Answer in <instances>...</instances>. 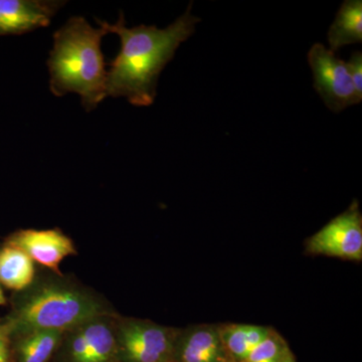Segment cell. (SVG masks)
I'll list each match as a JSON object with an SVG mask.
<instances>
[{
  "mask_svg": "<svg viewBox=\"0 0 362 362\" xmlns=\"http://www.w3.org/2000/svg\"><path fill=\"white\" fill-rule=\"evenodd\" d=\"M192 2L165 28L144 25L128 28L122 13L116 23L97 21L108 33L118 35L121 42L120 51L107 71V97L126 98L137 107L154 103L161 71L201 21L192 13Z\"/></svg>",
  "mask_w": 362,
  "mask_h": 362,
  "instance_id": "obj_1",
  "label": "cell"
},
{
  "mask_svg": "<svg viewBox=\"0 0 362 362\" xmlns=\"http://www.w3.org/2000/svg\"><path fill=\"white\" fill-rule=\"evenodd\" d=\"M18 293L13 310L4 319L11 340L37 330L66 332L95 317L115 313L88 288L54 273L35 277Z\"/></svg>",
  "mask_w": 362,
  "mask_h": 362,
  "instance_id": "obj_2",
  "label": "cell"
},
{
  "mask_svg": "<svg viewBox=\"0 0 362 362\" xmlns=\"http://www.w3.org/2000/svg\"><path fill=\"white\" fill-rule=\"evenodd\" d=\"M108 32L94 28L82 16H71L54 33L47 59L49 90L54 96L74 93L85 110L92 111L107 98V70L102 40Z\"/></svg>",
  "mask_w": 362,
  "mask_h": 362,
  "instance_id": "obj_3",
  "label": "cell"
},
{
  "mask_svg": "<svg viewBox=\"0 0 362 362\" xmlns=\"http://www.w3.org/2000/svg\"><path fill=\"white\" fill-rule=\"evenodd\" d=\"M177 331L145 319L118 316L117 362H170Z\"/></svg>",
  "mask_w": 362,
  "mask_h": 362,
  "instance_id": "obj_4",
  "label": "cell"
},
{
  "mask_svg": "<svg viewBox=\"0 0 362 362\" xmlns=\"http://www.w3.org/2000/svg\"><path fill=\"white\" fill-rule=\"evenodd\" d=\"M308 63L317 94L322 98L329 110L339 113L347 107L361 103L346 62L317 42L308 52Z\"/></svg>",
  "mask_w": 362,
  "mask_h": 362,
  "instance_id": "obj_5",
  "label": "cell"
},
{
  "mask_svg": "<svg viewBox=\"0 0 362 362\" xmlns=\"http://www.w3.org/2000/svg\"><path fill=\"white\" fill-rule=\"evenodd\" d=\"M305 252L347 261H362V216L354 201L344 213L332 218L305 242Z\"/></svg>",
  "mask_w": 362,
  "mask_h": 362,
  "instance_id": "obj_6",
  "label": "cell"
},
{
  "mask_svg": "<svg viewBox=\"0 0 362 362\" xmlns=\"http://www.w3.org/2000/svg\"><path fill=\"white\" fill-rule=\"evenodd\" d=\"M6 244L20 247L33 262L59 276L62 262L77 254L73 240L59 228L18 230L7 238Z\"/></svg>",
  "mask_w": 362,
  "mask_h": 362,
  "instance_id": "obj_7",
  "label": "cell"
},
{
  "mask_svg": "<svg viewBox=\"0 0 362 362\" xmlns=\"http://www.w3.org/2000/svg\"><path fill=\"white\" fill-rule=\"evenodd\" d=\"M65 4L58 0H0V37L47 28Z\"/></svg>",
  "mask_w": 362,
  "mask_h": 362,
  "instance_id": "obj_8",
  "label": "cell"
},
{
  "mask_svg": "<svg viewBox=\"0 0 362 362\" xmlns=\"http://www.w3.org/2000/svg\"><path fill=\"white\" fill-rule=\"evenodd\" d=\"M218 324H197L178 328L170 362H226Z\"/></svg>",
  "mask_w": 362,
  "mask_h": 362,
  "instance_id": "obj_9",
  "label": "cell"
},
{
  "mask_svg": "<svg viewBox=\"0 0 362 362\" xmlns=\"http://www.w3.org/2000/svg\"><path fill=\"white\" fill-rule=\"evenodd\" d=\"M116 313L105 314L82 324L86 343L84 362H117Z\"/></svg>",
  "mask_w": 362,
  "mask_h": 362,
  "instance_id": "obj_10",
  "label": "cell"
},
{
  "mask_svg": "<svg viewBox=\"0 0 362 362\" xmlns=\"http://www.w3.org/2000/svg\"><path fill=\"white\" fill-rule=\"evenodd\" d=\"M218 333L228 361L244 362L252 350L266 339L272 327L252 324H218Z\"/></svg>",
  "mask_w": 362,
  "mask_h": 362,
  "instance_id": "obj_11",
  "label": "cell"
},
{
  "mask_svg": "<svg viewBox=\"0 0 362 362\" xmlns=\"http://www.w3.org/2000/svg\"><path fill=\"white\" fill-rule=\"evenodd\" d=\"M65 331L37 330L13 339L14 362H49L59 351Z\"/></svg>",
  "mask_w": 362,
  "mask_h": 362,
  "instance_id": "obj_12",
  "label": "cell"
},
{
  "mask_svg": "<svg viewBox=\"0 0 362 362\" xmlns=\"http://www.w3.org/2000/svg\"><path fill=\"white\" fill-rule=\"evenodd\" d=\"M35 279V262L20 247L6 244L0 249V284L21 292Z\"/></svg>",
  "mask_w": 362,
  "mask_h": 362,
  "instance_id": "obj_13",
  "label": "cell"
},
{
  "mask_svg": "<svg viewBox=\"0 0 362 362\" xmlns=\"http://www.w3.org/2000/svg\"><path fill=\"white\" fill-rule=\"evenodd\" d=\"M329 51L362 42V1L345 0L327 33Z\"/></svg>",
  "mask_w": 362,
  "mask_h": 362,
  "instance_id": "obj_14",
  "label": "cell"
},
{
  "mask_svg": "<svg viewBox=\"0 0 362 362\" xmlns=\"http://www.w3.org/2000/svg\"><path fill=\"white\" fill-rule=\"evenodd\" d=\"M291 354L284 338L272 328L270 334L252 350L244 362H283Z\"/></svg>",
  "mask_w": 362,
  "mask_h": 362,
  "instance_id": "obj_15",
  "label": "cell"
},
{
  "mask_svg": "<svg viewBox=\"0 0 362 362\" xmlns=\"http://www.w3.org/2000/svg\"><path fill=\"white\" fill-rule=\"evenodd\" d=\"M346 64L357 97L362 101V52H354Z\"/></svg>",
  "mask_w": 362,
  "mask_h": 362,
  "instance_id": "obj_16",
  "label": "cell"
},
{
  "mask_svg": "<svg viewBox=\"0 0 362 362\" xmlns=\"http://www.w3.org/2000/svg\"><path fill=\"white\" fill-rule=\"evenodd\" d=\"M11 334L4 320H0V362H11L13 359V350H11Z\"/></svg>",
  "mask_w": 362,
  "mask_h": 362,
  "instance_id": "obj_17",
  "label": "cell"
},
{
  "mask_svg": "<svg viewBox=\"0 0 362 362\" xmlns=\"http://www.w3.org/2000/svg\"><path fill=\"white\" fill-rule=\"evenodd\" d=\"M6 303V296H4V293L2 291L1 284H0V306Z\"/></svg>",
  "mask_w": 362,
  "mask_h": 362,
  "instance_id": "obj_18",
  "label": "cell"
},
{
  "mask_svg": "<svg viewBox=\"0 0 362 362\" xmlns=\"http://www.w3.org/2000/svg\"><path fill=\"white\" fill-rule=\"evenodd\" d=\"M283 362H296V361H295L294 356H293V354H291V356H290L289 357H287V358H286L285 361Z\"/></svg>",
  "mask_w": 362,
  "mask_h": 362,
  "instance_id": "obj_19",
  "label": "cell"
},
{
  "mask_svg": "<svg viewBox=\"0 0 362 362\" xmlns=\"http://www.w3.org/2000/svg\"><path fill=\"white\" fill-rule=\"evenodd\" d=\"M226 362H232V361H226Z\"/></svg>",
  "mask_w": 362,
  "mask_h": 362,
  "instance_id": "obj_20",
  "label": "cell"
}]
</instances>
